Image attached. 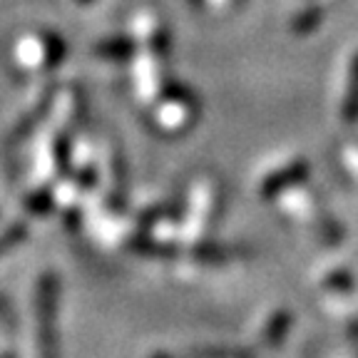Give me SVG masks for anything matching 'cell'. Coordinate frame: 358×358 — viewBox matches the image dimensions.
I'll use <instances>...</instances> for the list:
<instances>
[{
  "label": "cell",
  "mask_w": 358,
  "mask_h": 358,
  "mask_svg": "<svg viewBox=\"0 0 358 358\" xmlns=\"http://www.w3.org/2000/svg\"><path fill=\"white\" fill-rule=\"evenodd\" d=\"M321 17H324V10L321 8H308L306 13H301V15L296 17V22H294V30L301 35L311 33V30H316L321 25Z\"/></svg>",
  "instance_id": "obj_9"
},
{
  "label": "cell",
  "mask_w": 358,
  "mask_h": 358,
  "mask_svg": "<svg viewBox=\"0 0 358 358\" xmlns=\"http://www.w3.org/2000/svg\"><path fill=\"white\" fill-rule=\"evenodd\" d=\"M95 52L102 57V60L124 62L134 55V43L129 38H107L95 45Z\"/></svg>",
  "instance_id": "obj_4"
},
{
  "label": "cell",
  "mask_w": 358,
  "mask_h": 358,
  "mask_svg": "<svg viewBox=\"0 0 358 358\" xmlns=\"http://www.w3.org/2000/svg\"><path fill=\"white\" fill-rule=\"evenodd\" d=\"M132 249H137V252H142V254H150V257H172L174 254L172 246L159 244V241H152V239H147V236H142V239L140 236H134Z\"/></svg>",
  "instance_id": "obj_8"
},
{
  "label": "cell",
  "mask_w": 358,
  "mask_h": 358,
  "mask_svg": "<svg viewBox=\"0 0 358 358\" xmlns=\"http://www.w3.org/2000/svg\"><path fill=\"white\" fill-rule=\"evenodd\" d=\"M38 351L40 358H57V276L43 274L38 281Z\"/></svg>",
  "instance_id": "obj_1"
},
{
  "label": "cell",
  "mask_w": 358,
  "mask_h": 358,
  "mask_svg": "<svg viewBox=\"0 0 358 358\" xmlns=\"http://www.w3.org/2000/svg\"><path fill=\"white\" fill-rule=\"evenodd\" d=\"M75 3H83V6H87V3H92V0H75Z\"/></svg>",
  "instance_id": "obj_13"
},
{
  "label": "cell",
  "mask_w": 358,
  "mask_h": 358,
  "mask_svg": "<svg viewBox=\"0 0 358 358\" xmlns=\"http://www.w3.org/2000/svg\"><path fill=\"white\" fill-rule=\"evenodd\" d=\"M52 157H55V167L60 172H70V159H73V142L70 134L60 132L52 142Z\"/></svg>",
  "instance_id": "obj_6"
},
{
  "label": "cell",
  "mask_w": 358,
  "mask_h": 358,
  "mask_svg": "<svg viewBox=\"0 0 358 358\" xmlns=\"http://www.w3.org/2000/svg\"><path fill=\"white\" fill-rule=\"evenodd\" d=\"M164 95H167V100L182 102V105H189V107H196V105H199V102H196V97L192 95V90H189V87H185V85H177V83L164 85Z\"/></svg>",
  "instance_id": "obj_10"
},
{
  "label": "cell",
  "mask_w": 358,
  "mask_h": 358,
  "mask_svg": "<svg viewBox=\"0 0 358 358\" xmlns=\"http://www.w3.org/2000/svg\"><path fill=\"white\" fill-rule=\"evenodd\" d=\"M50 107H52V95H45L43 102H38V105H35L33 110H30L28 115L20 120V122H17V127L8 134V142H6L8 150H13V147H17L20 142H25V137H28V134H33V129L43 122L45 115L50 112Z\"/></svg>",
  "instance_id": "obj_3"
},
{
  "label": "cell",
  "mask_w": 358,
  "mask_h": 358,
  "mask_svg": "<svg viewBox=\"0 0 358 358\" xmlns=\"http://www.w3.org/2000/svg\"><path fill=\"white\" fill-rule=\"evenodd\" d=\"M196 257L199 262H212V264H219V262H227L229 252L222 249V246H214V244H204V246H196Z\"/></svg>",
  "instance_id": "obj_11"
},
{
  "label": "cell",
  "mask_w": 358,
  "mask_h": 358,
  "mask_svg": "<svg viewBox=\"0 0 358 358\" xmlns=\"http://www.w3.org/2000/svg\"><path fill=\"white\" fill-rule=\"evenodd\" d=\"M25 207H28L30 214H35V217H43V214H48L52 209V192L50 187H43V189L33 192V194L25 199Z\"/></svg>",
  "instance_id": "obj_7"
},
{
  "label": "cell",
  "mask_w": 358,
  "mask_h": 358,
  "mask_svg": "<svg viewBox=\"0 0 358 358\" xmlns=\"http://www.w3.org/2000/svg\"><path fill=\"white\" fill-rule=\"evenodd\" d=\"M308 177V162H303V159H296V162L286 164L284 169H279V172L268 174L266 179H264L262 185V196L264 199H274L276 194H281V192L291 189V187L301 185V182H306Z\"/></svg>",
  "instance_id": "obj_2"
},
{
  "label": "cell",
  "mask_w": 358,
  "mask_h": 358,
  "mask_svg": "<svg viewBox=\"0 0 358 358\" xmlns=\"http://www.w3.org/2000/svg\"><path fill=\"white\" fill-rule=\"evenodd\" d=\"M152 45H155V52H157V55H162V57L169 55V35L164 33V30L155 33V40H152Z\"/></svg>",
  "instance_id": "obj_12"
},
{
  "label": "cell",
  "mask_w": 358,
  "mask_h": 358,
  "mask_svg": "<svg viewBox=\"0 0 358 358\" xmlns=\"http://www.w3.org/2000/svg\"><path fill=\"white\" fill-rule=\"evenodd\" d=\"M343 120L348 124L358 122V55L351 62V75H348V87H346V100H343Z\"/></svg>",
  "instance_id": "obj_5"
}]
</instances>
